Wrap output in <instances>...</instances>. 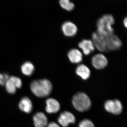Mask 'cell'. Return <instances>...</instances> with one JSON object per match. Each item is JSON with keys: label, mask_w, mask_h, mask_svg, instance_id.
I'll return each mask as SVG.
<instances>
[{"label": "cell", "mask_w": 127, "mask_h": 127, "mask_svg": "<svg viewBox=\"0 0 127 127\" xmlns=\"http://www.w3.org/2000/svg\"><path fill=\"white\" fill-rule=\"evenodd\" d=\"M9 77V76L7 74L0 73V86H5Z\"/></svg>", "instance_id": "d6986e66"}, {"label": "cell", "mask_w": 127, "mask_h": 127, "mask_svg": "<svg viewBox=\"0 0 127 127\" xmlns=\"http://www.w3.org/2000/svg\"><path fill=\"white\" fill-rule=\"evenodd\" d=\"M33 123L35 127H46L48 124V119L43 113L39 112L33 117Z\"/></svg>", "instance_id": "8fae6325"}, {"label": "cell", "mask_w": 127, "mask_h": 127, "mask_svg": "<svg viewBox=\"0 0 127 127\" xmlns=\"http://www.w3.org/2000/svg\"><path fill=\"white\" fill-rule=\"evenodd\" d=\"M18 107L21 111L28 114L31 112L33 108L32 101L27 97H24L21 99Z\"/></svg>", "instance_id": "4fadbf2b"}, {"label": "cell", "mask_w": 127, "mask_h": 127, "mask_svg": "<svg viewBox=\"0 0 127 127\" xmlns=\"http://www.w3.org/2000/svg\"><path fill=\"white\" fill-rule=\"evenodd\" d=\"M104 108L108 112L115 115L120 114L123 110L122 103L118 100L107 101L104 103Z\"/></svg>", "instance_id": "8992f818"}, {"label": "cell", "mask_w": 127, "mask_h": 127, "mask_svg": "<svg viewBox=\"0 0 127 127\" xmlns=\"http://www.w3.org/2000/svg\"><path fill=\"white\" fill-rule=\"evenodd\" d=\"M46 111L48 113H55L60 110V103L56 99L49 98L46 101Z\"/></svg>", "instance_id": "7c38bea8"}, {"label": "cell", "mask_w": 127, "mask_h": 127, "mask_svg": "<svg viewBox=\"0 0 127 127\" xmlns=\"http://www.w3.org/2000/svg\"><path fill=\"white\" fill-rule=\"evenodd\" d=\"M35 67L32 63L28 62L25 63L21 66V70L22 73L27 76H30L34 72Z\"/></svg>", "instance_id": "2e32d148"}, {"label": "cell", "mask_w": 127, "mask_h": 127, "mask_svg": "<svg viewBox=\"0 0 127 127\" xmlns=\"http://www.w3.org/2000/svg\"><path fill=\"white\" fill-rule=\"evenodd\" d=\"M68 59L72 63H80L83 60V55L81 52L76 48L71 49L67 53Z\"/></svg>", "instance_id": "5bb4252c"}, {"label": "cell", "mask_w": 127, "mask_h": 127, "mask_svg": "<svg viewBox=\"0 0 127 127\" xmlns=\"http://www.w3.org/2000/svg\"><path fill=\"white\" fill-rule=\"evenodd\" d=\"M79 127H94V125L91 120L84 119L79 123Z\"/></svg>", "instance_id": "ac0fdd59"}, {"label": "cell", "mask_w": 127, "mask_h": 127, "mask_svg": "<svg viewBox=\"0 0 127 127\" xmlns=\"http://www.w3.org/2000/svg\"><path fill=\"white\" fill-rule=\"evenodd\" d=\"M61 28L64 35L69 37L75 36L78 32L77 26L71 21L64 22L62 25Z\"/></svg>", "instance_id": "ba28073f"}, {"label": "cell", "mask_w": 127, "mask_h": 127, "mask_svg": "<svg viewBox=\"0 0 127 127\" xmlns=\"http://www.w3.org/2000/svg\"><path fill=\"white\" fill-rule=\"evenodd\" d=\"M114 23L113 16L111 14H105L97 21V32L104 35L113 34L114 30L112 26Z\"/></svg>", "instance_id": "3957f363"}, {"label": "cell", "mask_w": 127, "mask_h": 127, "mask_svg": "<svg viewBox=\"0 0 127 127\" xmlns=\"http://www.w3.org/2000/svg\"><path fill=\"white\" fill-rule=\"evenodd\" d=\"M22 81L20 78L15 76L9 77L5 86L6 91L10 94L16 93L17 89L21 88Z\"/></svg>", "instance_id": "5b68a950"}, {"label": "cell", "mask_w": 127, "mask_h": 127, "mask_svg": "<svg viewBox=\"0 0 127 127\" xmlns=\"http://www.w3.org/2000/svg\"><path fill=\"white\" fill-rule=\"evenodd\" d=\"M58 120L59 124L62 126L67 127L70 124L74 123L76 119L72 113L67 111H64L61 113Z\"/></svg>", "instance_id": "9c48e42d"}, {"label": "cell", "mask_w": 127, "mask_h": 127, "mask_svg": "<svg viewBox=\"0 0 127 127\" xmlns=\"http://www.w3.org/2000/svg\"><path fill=\"white\" fill-rule=\"evenodd\" d=\"M59 4L63 9L68 11L72 10L75 7V5L70 0H59Z\"/></svg>", "instance_id": "e0dca14e"}, {"label": "cell", "mask_w": 127, "mask_h": 127, "mask_svg": "<svg viewBox=\"0 0 127 127\" xmlns=\"http://www.w3.org/2000/svg\"><path fill=\"white\" fill-rule=\"evenodd\" d=\"M78 47L82 50L84 55L88 56L94 51L95 47L92 41L89 39H84L79 42Z\"/></svg>", "instance_id": "30bf717a"}, {"label": "cell", "mask_w": 127, "mask_h": 127, "mask_svg": "<svg viewBox=\"0 0 127 127\" xmlns=\"http://www.w3.org/2000/svg\"><path fill=\"white\" fill-rule=\"evenodd\" d=\"M123 23L124 26L125 27L127 28V17H125Z\"/></svg>", "instance_id": "44dd1931"}, {"label": "cell", "mask_w": 127, "mask_h": 127, "mask_svg": "<svg viewBox=\"0 0 127 127\" xmlns=\"http://www.w3.org/2000/svg\"><path fill=\"white\" fill-rule=\"evenodd\" d=\"M30 88L32 93L37 97H45L50 95L51 93L52 85L48 79H39L32 82Z\"/></svg>", "instance_id": "7a4b0ae2"}, {"label": "cell", "mask_w": 127, "mask_h": 127, "mask_svg": "<svg viewBox=\"0 0 127 127\" xmlns=\"http://www.w3.org/2000/svg\"><path fill=\"white\" fill-rule=\"evenodd\" d=\"M72 104L75 109L81 112L88 111L91 106L90 98L85 93L79 92L76 94L72 99Z\"/></svg>", "instance_id": "277c9868"}, {"label": "cell", "mask_w": 127, "mask_h": 127, "mask_svg": "<svg viewBox=\"0 0 127 127\" xmlns=\"http://www.w3.org/2000/svg\"><path fill=\"white\" fill-rule=\"evenodd\" d=\"M76 73L83 80H87L90 77L91 71L89 68L84 64H80L76 69Z\"/></svg>", "instance_id": "9a60e30c"}, {"label": "cell", "mask_w": 127, "mask_h": 127, "mask_svg": "<svg viewBox=\"0 0 127 127\" xmlns=\"http://www.w3.org/2000/svg\"><path fill=\"white\" fill-rule=\"evenodd\" d=\"M91 63L94 67L97 70H102L106 67L108 64V60L102 53H97L92 57Z\"/></svg>", "instance_id": "52a82bcc"}, {"label": "cell", "mask_w": 127, "mask_h": 127, "mask_svg": "<svg viewBox=\"0 0 127 127\" xmlns=\"http://www.w3.org/2000/svg\"><path fill=\"white\" fill-rule=\"evenodd\" d=\"M46 127H60L58 124L55 122H51L47 124Z\"/></svg>", "instance_id": "ffe728a7"}, {"label": "cell", "mask_w": 127, "mask_h": 127, "mask_svg": "<svg viewBox=\"0 0 127 127\" xmlns=\"http://www.w3.org/2000/svg\"><path fill=\"white\" fill-rule=\"evenodd\" d=\"M92 40L95 48L102 52L118 51L122 46V41L114 33L104 35L95 32L92 35Z\"/></svg>", "instance_id": "6da1fadb"}]
</instances>
